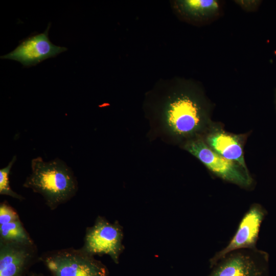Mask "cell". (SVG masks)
Returning <instances> with one entry per match:
<instances>
[{
    "label": "cell",
    "mask_w": 276,
    "mask_h": 276,
    "mask_svg": "<svg viewBox=\"0 0 276 276\" xmlns=\"http://www.w3.org/2000/svg\"><path fill=\"white\" fill-rule=\"evenodd\" d=\"M32 247L0 240V276H21L32 258Z\"/></svg>",
    "instance_id": "obj_10"
},
{
    "label": "cell",
    "mask_w": 276,
    "mask_h": 276,
    "mask_svg": "<svg viewBox=\"0 0 276 276\" xmlns=\"http://www.w3.org/2000/svg\"><path fill=\"white\" fill-rule=\"evenodd\" d=\"M14 156L8 165L0 170V194L11 196L19 200L24 199V197L14 192L10 188L9 181V175L13 164L16 160Z\"/></svg>",
    "instance_id": "obj_13"
},
{
    "label": "cell",
    "mask_w": 276,
    "mask_h": 276,
    "mask_svg": "<svg viewBox=\"0 0 276 276\" xmlns=\"http://www.w3.org/2000/svg\"><path fill=\"white\" fill-rule=\"evenodd\" d=\"M275 105H276V92H275Z\"/></svg>",
    "instance_id": "obj_17"
},
{
    "label": "cell",
    "mask_w": 276,
    "mask_h": 276,
    "mask_svg": "<svg viewBox=\"0 0 276 276\" xmlns=\"http://www.w3.org/2000/svg\"><path fill=\"white\" fill-rule=\"evenodd\" d=\"M31 174L24 187L41 194L47 204L54 210L76 194L77 181L72 170L59 158L44 162L41 157L31 161Z\"/></svg>",
    "instance_id": "obj_2"
},
{
    "label": "cell",
    "mask_w": 276,
    "mask_h": 276,
    "mask_svg": "<svg viewBox=\"0 0 276 276\" xmlns=\"http://www.w3.org/2000/svg\"><path fill=\"white\" fill-rule=\"evenodd\" d=\"M31 276H40V275H37V274H33V275H32Z\"/></svg>",
    "instance_id": "obj_16"
},
{
    "label": "cell",
    "mask_w": 276,
    "mask_h": 276,
    "mask_svg": "<svg viewBox=\"0 0 276 276\" xmlns=\"http://www.w3.org/2000/svg\"><path fill=\"white\" fill-rule=\"evenodd\" d=\"M16 212L8 203L3 202L0 205V225L19 219Z\"/></svg>",
    "instance_id": "obj_14"
},
{
    "label": "cell",
    "mask_w": 276,
    "mask_h": 276,
    "mask_svg": "<svg viewBox=\"0 0 276 276\" xmlns=\"http://www.w3.org/2000/svg\"><path fill=\"white\" fill-rule=\"evenodd\" d=\"M206 144L220 155L236 162L248 171L244 159L242 146L237 135L214 129L207 135Z\"/></svg>",
    "instance_id": "obj_11"
},
{
    "label": "cell",
    "mask_w": 276,
    "mask_h": 276,
    "mask_svg": "<svg viewBox=\"0 0 276 276\" xmlns=\"http://www.w3.org/2000/svg\"><path fill=\"white\" fill-rule=\"evenodd\" d=\"M123 239V227L118 221L112 223L104 217L98 216L94 224L87 228L84 244L80 249L91 256L108 255L118 264L124 249Z\"/></svg>",
    "instance_id": "obj_5"
},
{
    "label": "cell",
    "mask_w": 276,
    "mask_h": 276,
    "mask_svg": "<svg viewBox=\"0 0 276 276\" xmlns=\"http://www.w3.org/2000/svg\"><path fill=\"white\" fill-rule=\"evenodd\" d=\"M176 81L164 107V116L174 134L180 136L191 135L209 124L212 107L195 82L186 79Z\"/></svg>",
    "instance_id": "obj_1"
},
{
    "label": "cell",
    "mask_w": 276,
    "mask_h": 276,
    "mask_svg": "<svg viewBox=\"0 0 276 276\" xmlns=\"http://www.w3.org/2000/svg\"><path fill=\"white\" fill-rule=\"evenodd\" d=\"M50 26L49 23L44 32L22 40L13 51L1 58L15 60L25 67H30L66 51L67 48L55 45L50 41L48 35Z\"/></svg>",
    "instance_id": "obj_8"
},
{
    "label": "cell",
    "mask_w": 276,
    "mask_h": 276,
    "mask_svg": "<svg viewBox=\"0 0 276 276\" xmlns=\"http://www.w3.org/2000/svg\"><path fill=\"white\" fill-rule=\"evenodd\" d=\"M267 214L266 210L262 205L252 204L242 218L235 234L227 245L210 259V267L231 252L257 248L261 227Z\"/></svg>",
    "instance_id": "obj_7"
},
{
    "label": "cell",
    "mask_w": 276,
    "mask_h": 276,
    "mask_svg": "<svg viewBox=\"0 0 276 276\" xmlns=\"http://www.w3.org/2000/svg\"><path fill=\"white\" fill-rule=\"evenodd\" d=\"M1 241L33 245V242L20 219L0 225Z\"/></svg>",
    "instance_id": "obj_12"
},
{
    "label": "cell",
    "mask_w": 276,
    "mask_h": 276,
    "mask_svg": "<svg viewBox=\"0 0 276 276\" xmlns=\"http://www.w3.org/2000/svg\"><path fill=\"white\" fill-rule=\"evenodd\" d=\"M172 4L179 18L195 25L213 21L220 16L223 8L222 2L218 0H176Z\"/></svg>",
    "instance_id": "obj_9"
},
{
    "label": "cell",
    "mask_w": 276,
    "mask_h": 276,
    "mask_svg": "<svg viewBox=\"0 0 276 276\" xmlns=\"http://www.w3.org/2000/svg\"><path fill=\"white\" fill-rule=\"evenodd\" d=\"M44 263L54 276H108L106 267L80 249H66L45 256Z\"/></svg>",
    "instance_id": "obj_3"
},
{
    "label": "cell",
    "mask_w": 276,
    "mask_h": 276,
    "mask_svg": "<svg viewBox=\"0 0 276 276\" xmlns=\"http://www.w3.org/2000/svg\"><path fill=\"white\" fill-rule=\"evenodd\" d=\"M185 149L222 179L245 189L252 186L253 179L248 171L215 152L203 141L196 140L189 142L185 145Z\"/></svg>",
    "instance_id": "obj_6"
},
{
    "label": "cell",
    "mask_w": 276,
    "mask_h": 276,
    "mask_svg": "<svg viewBox=\"0 0 276 276\" xmlns=\"http://www.w3.org/2000/svg\"><path fill=\"white\" fill-rule=\"evenodd\" d=\"M235 3L242 9L247 12H253L257 10L261 1L257 0L235 1Z\"/></svg>",
    "instance_id": "obj_15"
},
{
    "label": "cell",
    "mask_w": 276,
    "mask_h": 276,
    "mask_svg": "<svg viewBox=\"0 0 276 276\" xmlns=\"http://www.w3.org/2000/svg\"><path fill=\"white\" fill-rule=\"evenodd\" d=\"M269 255L257 247L231 252L210 267L207 276H268Z\"/></svg>",
    "instance_id": "obj_4"
}]
</instances>
